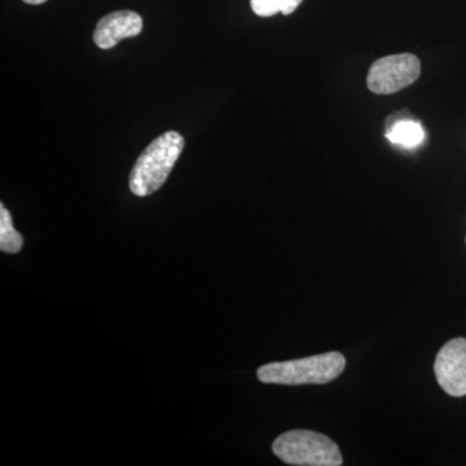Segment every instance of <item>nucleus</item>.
I'll return each instance as SVG.
<instances>
[{"label":"nucleus","instance_id":"10","mask_svg":"<svg viewBox=\"0 0 466 466\" xmlns=\"http://www.w3.org/2000/svg\"><path fill=\"white\" fill-rule=\"evenodd\" d=\"M24 2L27 3V5H42V3L47 2V0H24Z\"/></svg>","mask_w":466,"mask_h":466},{"label":"nucleus","instance_id":"7","mask_svg":"<svg viewBox=\"0 0 466 466\" xmlns=\"http://www.w3.org/2000/svg\"><path fill=\"white\" fill-rule=\"evenodd\" d=\"M412 116H401V113L391 116L386 122V137L389 142L415 148L424 142L425 133L420 122L410 118Z\"/></svg>","mask_w":466,"mask_h":466},{"label":"nucleus","instance_id":"2","mask_svg":"<svg viewBox=\"0 0 466 466\" xmlns=\"http://www.w3.org/2000/svg\"><path fill=\"white\" fill-rule=\"evenodd\" d=\"M345 367L346 359L341 352L332 351L266 364L257 370V376L260 382L275 385H324L339 379Z\"/></svg>","mask_w":466,"mask_h":466},{"label":"nucleus","instance_id":"9","mask_svg":"<svg viewBox=\"0 0 466 466\" xmlns=\"http://www.w3.org/2000/svg\"><path fill=\"white\" fill-rule=\"evenodd\" d=\"M300 3L302 0H250L251 9L260 17L275 16L279 12L288 16L299 7Z\"/></svg>","mask_w":466,"mask_h":466},{"label":"nucleus","instance_id":"3","mask_svg":"<svg viewBox=\"0 0 466 466\" xmlns=\"http://www.w3.org/2000/svg\"><path fill=\"white\" fill-rule=\"evenodd\" d=\"M272 451L285 464L299 466H339V446L327 435L311 431H290L276 438Z\"/></svg>","mask_w":466,"mask_h":466},{"label":"nucleus","instance_id":"11","mask_svg":"<svg viewBox=\"0 0 466 466\" xmlns=\"http://www.w3.org/2000/svg\"><path fill=\"white\" fill-rule=\"evenodd\" d=\"M465 242H466V238H465Z\"/></svg>","mask_w":466,"mask_h":466},{"label":"nucleus","instance_id":"5","mask_svg":"<svg viewBox=\"0 0 466 466\" xmlns=\"http://www.w3.org/2000/svg\"><path fill=\"white\" fill-rule=\"evenodd\" d=\"M434 373L441 389L451 397L466 395V339H451L435 358Z\"/></svg>","mask_w":466,"mask_h":466},{"label":"nucleus","instance_id":"4","mask_svg":"<svg viewBox=\"0 0 466 466\" xmlns=\"http://www.w3.org/2000/svg\"><path fill=\"white\" fill-rule=\"evenodd\" d=\"M421 75V63L412 54L390 55L370 67L367 86L373 94L391 95L415 84Z\"/></svg>","mask_w":466,"mask_h":466},{"label":"nucleus","instance_id":"1","mask_svg":"<svg viewBox=\"0 0 466 466\" xmlns=\"http://www.w3.org/2000/svg\"><path fill=\"white\" fill-rule=\"evenodd\" d=\"M184 148L182 135L167 131L147 147L130 173L131 192L139 198L158 191L173 170Z\"/></svg>","mask_w":466,"mask_h":466},{"label":"nucleus","instance_id":"6","mask_svg":"<svg viewBox=\"0 0 466 466\" xmlns=\"http://www.w3.org/2000/svg\"><path fill=\"white\" fill-rule=\"evenodd\" d=\"M142 30L143 18L137 12H112L97 23L94 42L101 50H110L124 39L139 35Z\"/></svg>","mask_w":466,"mask_h":466},{"label":"nucleus","instance_id":"8","mask_svg":"<svg viewBox=\"0 0 466 466\" xmlns=\"http://www.w3.org/2000/svg\"><path fill=\"white\" fill-rule=\"evenodd\" d=\"M23 244V236L12 225L11 214L5 205H0V249L5 253L16 254Z\"/></svg>","mask_w":466,"mask_h":466}]
</instances>
